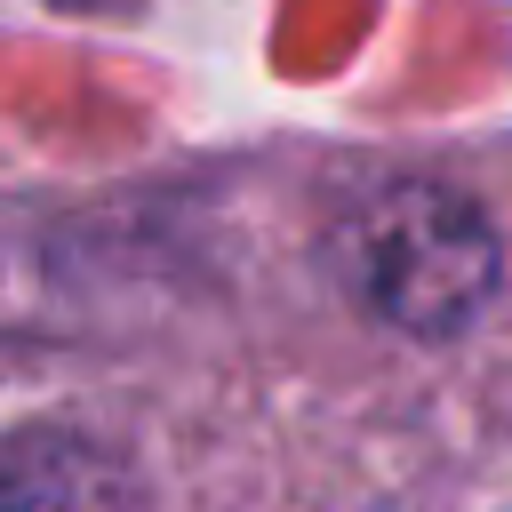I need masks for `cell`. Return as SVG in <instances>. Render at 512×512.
I'll list each match as a JSON object with an SVG mask.
<instances>
[{
  "instance_id": "1",
  "label": "cell",
  "mask_w": 512,
  "mask_h": 512,
  "mask_svg": "<svg viewBox=\"0 0 512 512\" xmlns=\"http://www.w3.org/2000/svg\"><path fill=\"white\" fill-rule=\"evenodd\" d=\"M496 272L488 216L432 176H400L352 216V288L408 336H456L496 296Z\"/></svg>"
},
{
  "instance_id": "2",
  "label": "cell",
  "mask_w": 512,
  "mask_h": 512,
  "mask_svg": "<svg viewBox=\"0 0 512 512\" xmlns=\"http://www.w3.org/2000/svg\"><path fill=\"white\" fill-rule=\"evenodd\" d=\"M0 512H144V488L104 432L16 424L0 440Z\"/></svg>"
}]
</instances>
